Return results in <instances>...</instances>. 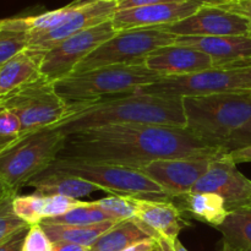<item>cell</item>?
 Masks as SVG:
<instances>
[{
	"instance_id": "6da1fadb",
	"label": "cell",
	"mask_w": 251,
	"mask_h": 251,
	"mask_svg": "<svg viewBox=\"0 0 251 251\" xmlns=\"http://www.w3.org/2000/svg\"><path fill=\"white\" fill-rule=\"evenodd\" d=\"M221 152L227 151L203 144L185 127L123 124L68 135L58 159L139 169L157 159L215 156Z\"/></svg>"
},
{
	"instance_id": "7a4b0ae2",
	"label": "cell",
	"mask_w": 251,
	"mask_h": 251,
	"mask_svg": "<svg viewBox=\"0 0 251 251\" xmlns=\"http://www.w3.org/2000/svg\"><path fill=\"white\" fill-rule=\"evenodd\" d=\"M123 124L185 127L183 100L137 92L108 97L87 103L54 127L68 136L91 127Z\"/></svg>"
},
{
	"instance_id": "3957f363",
	"label": "cell",
	"mask_w": 251,
	"mask_h": 251,
	"mask_svg": "<svg viewBox=\"0 0 251 251\" xmlns=\"http://www.w3.org/2000/svg\"><path fill=\"white\" fill-rule=\"evenodd\" d=\"M181 100L185 129L211 147L223 149L229 137L251 120V96L248 92L194 96Z\"/></svg>"
},
{
	"instance_id": "277c9868",
	"label": "cell",
	"mask_w": 251,
	"mask_h": 251,
	"mask_svg": "<svg viewBox=\"0 0 251 251\" xmlns=\"http://www.w3.org/2000/svg\"><path fill=\"white\" fill-rule=\"evenodd\" d=\"M163 77L145 65H114L73 74L54 82V86L69 102H95L137 92Z\"/></svg>"
},
{
	"instance_id": "5b68a950",
	"label": "cell",
	"mask_w": 251,
	"mask_h": 251,
	"mask_svg": "<svg viewBox=\"0 0 251 251\" xmlns=\"http://www.w3.org/2000/svg\"><path fill=\"white\" fill-rule=\"evenodd\" d=\"M66 136L56 127H47L22 136L0 154V180L11 193L48 169L63 151Z\"/></svg>"
},
{
	"instance_id": "8992f818",
	"label": "cell",
	"mask_w": 251,
	"mask_h": 251,
	"mask_svg": "<svg viewBox=\"0 0 251 251\" xmlns=\"http://www.w3.org/2000/svg\"><path fill=\"white\" fill-rule=\"evenodd\" d=\"M90 102H69L55 90L54 82L42 76L38 81L0 98V108L19 117L22 136L54 127Z\"/></svg>"
},
{
	"instance_id": "52a82bcc",
	"label": "cell",
	"mask_w": 251,
	"mask_h": 251,
	"mask_svg": "<svg viewBox=\"0 0 251 251\" xmlns=\"http://www.w3.org/2000/svg\"><path fill=\"white\" fill-rule=\"evenodd\" d=\"M48 169L91 181L110 195L164 202H174L176 199L136 168L56 158Z\"/></svg>"
},
{
	"instance_id": "ba28073f",
	"label": "cell",
	"mask_w": 251,
	"mask_h": 251,
	"mask_svg": "<svg viewBox=\"0 0 251 251\" xmlns=\"http://www.w3.org/2000/svg\"><path fill=\"white\" fill-rule=\"evenodd\" d=\"M251 91V63L213 68L184 76H167L137 93L159 97L184 98L194 96L238 93Z\"/></svg>"
},
{
	"instance_id": "9c48e42d",
	"label": "cell",
	"mask_w": 251,
	"mask_h": 251,
	"mask_svg": "<svg viewBox=\"0 0 251 251\" xmlns=\"http://www.w3.org/2000/svg\"><path fill=\"white\" fill-rule=\"evenodd\" d=\"M178 38L158 27L120 31L83 59L73 74L114 65H144L150 53L176 43ZM71 74V75H73Z\"/></svg>"
},
{
	"instance_id": "30bf717a",
	"label": "cell",
	"mask_w": 251,
	"mask_h": 251,
	"mask_svg": "<svg viewBox=\"0 0 251 251\" xmlns=\"http://www.w3.org/2000/svg\"><path fill=\"white\" fill-rule=\"evenodd\" d=\"M115 33L117 31L110 19L65 39L46 53L41 69L42 76L51 82L68 77L83 59Z\"/></svg>"
},
{
	"instance_id": "8fae6325",
	"label": "cell",
	"mask_w": 251,
	"mask_h": 251,
	"mask_svg": "<svg viewBox=\"0 0 251 251\" xmlns=\"http://www.w3.org/2000/svg\"><path fill=\"white\" fill-rule=\"evenodd\" d=\"M191 193H212L225 200L229 212L251 206V180L238 169L228 152L215 157Z\"/></svg>"
},
{
	"instance_id": "7c38bea8",
	"label": "cell",
	"mask_w": 251,
	"mask_h": 251,
	"mask_svg": "<svg viewBox=\"0 0 251 251\" xmlns=\"http://www.w3.org/2000/svg\"><path fill=\"white\" fill-rule=\"evenodd\" d=\"M216 156L217 154L188 158L157 159L140 167L139 171L156 181L169 195L179 198L193 191V188L205 176Z\"/></svg>"
},
{
	"instance_id": "4fadbf2b",
	"label": "cell",
	"mask_w": 251,
	"mask_h": 251,
	"mask_svg": "<svg viewBox=\"0 0 251 251\" xmlns=\"http://www.w3.org/2000/svg\"><path fill=\"white\" fill-rule=\"evenodd\" d=\"M158 28L176 37L250 36L249 26L243 17L208 4L202 5L198 11L181 21Z\"/></svg>"
},
{
	"instance_id": "5bb4252c",
	"label": "cell",
	"mask_w": 251,
	"mask_h": 251,
	"mask_svg": "<svg viewBox=\"0 0 251 251\" xmlns=\"http://www.w3.org/2000/svg\"><path fill=\"white\" fill-rule=\"evenodd\" d=\"M117 11V1L87 0L82 7L56 28L38 33H28V47L36 50L48 51L65 39L110 20Z\"/></svg>"
},
{
	"instance_id": "9a60e30c",
	"label": "cell",
	"mask_w": 251,
	"mask_h": 251,
	"mask_svg": "<svg viewBox=\"0 0 251 251\" xmlns=\"http://www.w3.org/2000/svg\"><path fill=\"white\" fill-rule=\"evenodd\" d=\"M205 4L202 0H186L184 2H168L122 10L115 11L112 24L117 32L167 26L186 19Z\"/></svg>"
},
{
	"instance_id": "2e32d148",
	"label": "cell",
	"mask_w": 251,
	"mask_h": 251,
	"mask_svg": "<svg viewBox=\"0 0 251 251\" xmlns=\"http://www.w3.org/2000/svg\"><path fill=\"white\" fill-rule=\"evenodd\" d=\"M137 223L152 239L162 243L172 251L178 235L189 223L174 202L150 201L137 199Z\"/></svg>"
},
{
	"instance_id": "e0dca14e",
	"label": "cell",
	"mask_w": 251,
	"mask_h": 251,
	"mask_svg": "<svg viewBox=\"0 0 251 251\" xmlns=\"http://www.w3.org/2000/svg\"><path fill=\"white\" fill-rule=\"evenodd\" d=\"M144 65L164 76H184L216 68L211 56L195 48L173 43L147 55Z\"/></svg>"
},
{
	"instance_id": "ac0fdd59",
	"label": "cell",
	"mask_w": 251,
	"mask_h": 251,
	"mask_svg": "<svg viewBox=\"0 0 251 251\" xmlns=\"http://www.w3.org/2000/svg\"><path fill=\"white\" fill-rule=\"evenodd\" d=\"M176 43L207 54L216 63V68L251 63L250 36L178 37Z\"/></svg>"
},
{
	"instance_id": "d6986e66",
	"label": "cell",
	"mask_w": 251,
	"mask_h": 251,
	"mask_svg": "<svg viewBox=\"0 0 251 251\" xmlns=\"http://www.w3.org/2000/svg\"><path fill=\"white\" fill-rule=\"evenodd\" d=\"M47 51L26 48L0 66V98L36 82L42 77Z\"/></svg>"
},
{
	"instance_id": "ffe728a7",
	"label": "cell",
	"mask_w": 251,
	"mask_h": 251,
	"mask_svg": "<svg viewBox=\"0 0 251 251\" xmlns=\"http://www.w3.org/2000/svg\"><path fill=\"white\" fill-rule=\"evenodd\" d=\"M27 186L36 189L34 194L44 196H66V198L78 200L83 196H88L92 193L102 190L100 186L91 181L83 180L81 178L68 176L60 172L46 169L43 173L32 179Z\"/></svg>"
},
{
	"instance_id": "44dd1931",
	"label": "cell",
	"mask_w": 251,
	"mask_h": 251,
	"mask_svg": "<svg viewBox=\"0 0 251 251\" xmlns=\"http://www.w3.org/2000/svg\"><path fill=\"white\" fill-rule=\"evenodd\" d=\"M174 203L185 217L195 218L215 228L222 225L229 215L225 200L212 193L186 194L174 199Z\"/></svg>"
},
{
	"instance_id": "7402d4cb",
	"label": "cell",
	"mask_w": 251,
	"mask_h": 251,
	"mask_svg": "<svg viewBox=\"0 0 251 251\" xmlns=\"http://www.w3.org/2000/svg\"><path fill=\"white\" fill-rule=\"evenodd\" d=\"M118 221L98 223L93 226H61L41 223L44 233L51 243H71L91 248L100 235L109 230Z\"/></svg>"
},
{
	"instance_id": "603a6c76",
	"label": "cell",
	"mask_w": 251,
	"mask_h": 251,
	"mask_svg": "<svg viewBox=\"0 0 251 251\" xmlns=\"http://www.w3.org/2000/svg\"><path fill=\"white\" fill-rule=\"evenodd\" d=\"M147 239L152 238L135 221H120L100 235L88 251H123Z\"/></svg>"
},
{
	"instance_id": "cb8c5ba5",
	"label": "cell",
	"mask_w": 251,
	"mask_h": 251,
	"mask_svg": "<svg viewBox=\"0 0 251 251\" xmlns=\"http://www.w3.org/2000/svg\"><path fill=\"white\" fill-rule=\"evenodd\" d=\"M234 251H251V206L229 212L221 226L216 227Z\"/></svg>"
},
{
	"instance_id": "d4e9b609",
	"label": "cell",
	"mask_w": 251,
	"mask_h": 251,
	"mask_svg": "<svg viewBox=\"0 0 251 251\" xmlns=\"http://www.w3.org/2000/svg\"><path fill=\"white\" fill-rule=\"evenodd\" d=\"M25 17L2 19L0 22V66L28 47Z\"/></svg>"
},
{
	"instance_id": "484cf974",
	"label": "cell",
	"mask_w": 251,
	"mask_h": 251,
	"mask_svg": "<svg viewBox=\"0 0 251 251\" xmlns=\"http://www.w3.org/2000/svg\"><path fill=\"white\" fill-rule=\"evenodd\" d=\"M86 1L87 0H74L73 2L60 7V9L25 17V24L28 29V33L50 31V29L61 26L76 14L85 5Z\"/></svg>"
},
{
	"instance_id": "4316f807",
	"label": "cell",
	"mask_w": 251,
	"mask_h": 251,
	"mask_svg": "<svg viewBox=\"0 0 251 251\" xmlns=\"http://www.w3.org/2000/svg\"><path fill=\"white\" fill-rule=\"evenodd\" d=\"M115 221L103 212L100 208L95 205V202H81L65 215L59 217L48 218L42 223L46 225H61V226H93L98 223ZM120 222V221H118Z\"/></svg>"
},
{
	"instance_id": "83f0119b",
	"label": "cell",
	"mask_w": 251,
	"mask_h": 251,
	"mask_svg": "<svg viewBox=\"0 0 251 251\" xmlns=\"http://www.w3.org/2000/svg\"><path fill=\"white\" fill-rule=\"evenodd\" d=\"M44 196L31 194V195H16L14 199V212L28 226L41 225L44 220Z\"/></svg>"
},
{
	"instance_id": "f1b7e54d",
	"label": "cell",
	"mask_w": 251,
	"mask_h": 251,
	"mask_svg": "<svg viewBox=\"0 0 251 251\" xmlns=\"http://www.w3.org/2000/svg\"><path fill=\"white\" fill-rule=\"evenodd\" d=\"M98 208L115 221L134 220L137 211V199L123 195H110L95 201Z\"/></svg>"
},
{
	"instance_id": "f546056e",
	"label": "cell",
	"mask_w": 251,
	"mask_h": 251,
	"mask_svg": "<svg viewBox=\"0 0 251 251\" xmlns=\"http://www.w3.org/2000/svg\"><path fill=\"white\" fill-rule=\"evenodd\" d=\"M22 137V126L14 112L0 108V154Z\"/></svg>"
},
{
	"instance_id": "4dcf8cb0",
	"label": "cell",
	"mask_w": 251,
	"mask_h": 251,
	"mask_svg": "<svg viewBox=\"0 0 251 251\" xmlns=\"http://www.w3.org/2000/svg\"><path fill=\"white\" fill-rule=\"evenodd\" d=\"M16 194H9L0 202V243L6 240L21 228L28 226L14 212V199Z\"/></svg>"
},
{
	"instance_id": "1f68e13d",
	"label": "cell",
	"mask_w": 251,
	"mask_h": 251,
	"mask_svg": "<svg viewBox=\"0 0 251 251\" xmlns=\"http://www.w3.org/2000/svg\"><path fill=\"white\" fill-rule=\"evenodd\" d=\"M44 199H46V202H44V220L65 215L66 212H69V211L73 210L74 207L81 203V201L66 198V196L55 195L48 196V198Z\"/></svg>"
},
{
	"instance_id": "d6a6232c",
	"label": "cell",
	"mask_w": 251,
	"mask_h": 251,
	"mask_svg": "<svg viewBox=\"0 0 251 251\" xmlns=\"http://www.w3.org/2000/svg\"><path fill=\"white\" fill-rule=\"evenodd\" d=\"M22 251H53V243L47 237L41 225L29 227Z\"/></svg>"
},
{
	"instance_id": "836d02e7",
	"label": "cell",
	"mask_w": 251,
	"mask_h": 251,
	"mask_svg": "<svg viewBox=\"0 0 251 251\" xmlns=\"http://www.w3.org/2000/svg\"><path fill=\"white\" fill-rule=\"evenodd\" d=\"M248 146H251V120L229 137L223 149L227 152H230L233 150L243 149V147Z\"/></svg>"
},
{
	"instance_id": "e575fe53",
	"label": "cell",
	"mask_w": 251,
	"mask_h": 251,
	"mask_svg": "<svg viewBox=\"0 0 251 251\" xmlns=\"http://www.w3.org/2000/svg\"><path fill=\"white\" fill-rule=\"evenodd\" d=\"M216 6L222 7L227 11H230L243 17L247 21L248 26H249V34L251 37V0H234V1L216 5Z\"/></svg>"
},
{
	"instance_id": "d590c367",
	"label": "cell",
	"mask_w": 251,
	"mask_h": 251,
	"mask_svg": "<svg viewBox=\"0 0 251 251\" xmlns=\"http://www.w3.org/2000/svg\"><path fill=\"white\" fill-rule=\"evenodd\" d=\"M29 227L31 226H26V227L21 228L15 234L7 238L6 240L0 243V251H22L25 239H26V235L28 233Z\"/></svg>"
},
{
	"instance_id": "8d00e7d4",
	"label": "cell",
	"mask_w": 251,
	"mask_h": 251,
	"mask_svg": "<svg viewBox=\"0 0 251 251\" xmlns=\"http://www.w3.org/2000/svg\"><path fill=\"white\" fill-rule=\"evenodd\" d=\"M186 0H117V11L134 7L150 6L156 4H168V2H184Z\"/></svg>"
},
{
	"instance_id": "74e56055",
	"label": "cell",
	"mask_w": 251,
	"mask_h": 251,
	"mask_svg": "<svg viewBox=\"0 0 251 251\" xmlns=\"http://www.w3.org/2000/svg\"><path fill=\"white\" fill-rule=\"evenodd\" d=\"M229 156L232 157L233 161L237 164L239 163H251V146L243 147V149L233 150L228 152Z\"/></svg>"
},
{
	"instance_id": "f35d334b",
	"label": "cell",
	"mask_w": 251,
	"mask_h": 251,
	"mask_svg": "<svg viewBox=\"0 0 251 251\" xmlns=\"http://www.w3.org/2000/svg\"><path fill=\"white\" fill-rule=\"evenodd\" d=\"M154 245H156V240L147 239L136 243V244L131 245V247L126 248V249H124L123 251H152L153 250Z\"/></svg>"
},
{
	"instance_id": "ab89813d",
	"label": "cell",
	"mask_w": 251,
	"mask_h": 251,
	"mask_svg": "<svg viewBox=\"0 0 251 251\" xmlns=\"http://www.w3.org/2000/svg\"><path fill=\"white\" fill-rule=\"evenodd\" d=\"M90 248L82 245L71 244V243H54L53 251H88Z\"/></svg>"
},
{
	"instance_id": "60d3db41",
	"label": "cell",
	"mask_w": 251,
	"mask_h": 251,
	"mask_svg": "<svg viewBox=\"0 0 251 251\" xmlns=\"http://www.w3.org/2000/svg\"><path fill=\"white\" fill-rule=\"evenodd\" d=\"M9 194H14V193H11V191L7 189V186L5 185V184L2 183L1 180H0V202H1V201L4 200V199L6 198ZM16 195H17V194H16Z\"/></svg>"
},
{
	"instance_id": "b9f144b4",
	"label": "cell",
	"mask_w": 251,
	"mask_h": 251,
	"mask_svg": "<svg viewBox=\"0 0 251 251\" xmlns=\"http://www.w3.org/2000/svg\"><path fill=\"white\" fill-rule=\"evenodd\" d=\"M172 251H189V250L186 249L180 242H179V239H176V243L173 244V248H172Z\"/></svg>"
},
{
	"instance_id": "7bdbcfd3",
	"label": "cell",
	"mask_w": 251,
	"mask_h": 251,
	"mask_svg": "<svg viewBox=\"0 0 251 251\" xmlns=\"http://www.w3.org/2000/svg\"><path fill=\"white\" fill-rule=\"evenodd\" d=\"M202 1H205L206 4L208 5H221V4H226V2L234 1V0H202Z\"/></svg>"
},
{
	"instance_id": "ee69618b",
	"label": "cell",
	"mask_w": 251,
	"mask_h": 251,
	"mask_svg": "<svg viewBox=\"0 0 251 251\" xmlns=\"http://www.w3.org/2000/svg\"><path fill=\"white\" fill-rule=\"evenodd\" d=\"M152 251H171V250H169L168 248L166 247V245L162 244V243L156 242V245H154L153 250H152Z\"/></svg>"
},
{
	"instance_id": "f6af8a7d",
	"label": "cell",
	"mask_w": 251,
	"mask_h": 251,
	"mask_svg": "<svg viewBox=\"0 0 251 251\" xmlns=\"http://www.w3.org/2000/svg\"><path fill=\"white\" fill-rule=\"evenodd\" d=\"M220 251H234V250H233L232 248H230L229 245L227 244V243L223 242V240H222V247H221V250Z\"/></svg>"
},
{
	"instance_id": "bcb514c9",
	"label": "cell",
	"mask_w": 251,
	"mask_h": 251,
	"mask_svg": "<svg viewBox=\"0 0 251 251\" xmlns=\"http://www.w3.org/2000/svg\"><path fill=\"white\" fill-rule=\"evenodd\" d=\"M100 1H117V0H100Z\"/></svg>"
},
{
	"instance_id": "7dc6e473",
	"label": "cell",
	"mask_w": 251,
	"mask_h": 251,
	"mask_svg": "<svg viewBox=\"0 0 251 251\" xmlns=\"http://www.w3.org/2000/svg\"><path fill=\"white\" fill-rule=\"evenodd\" d=\"M248 93H249V95H250V96H251V91H250V92H248Z\"/></svg>"
},
{
	"instance_id": "c3c4849f",
	"label": "cell",
	"mask_w": 251,
	"mask_h": 251,
	"mask_svg": "<svg viewBox=\"0 0 251 251\" xmlns=\"http://www.w3.org/2000/svg\"><path fill=\"white\" fill-rule=\"evenodd\" d=\"M0 22H1V20H0Z\"/></svg>"
}]
</instances>
